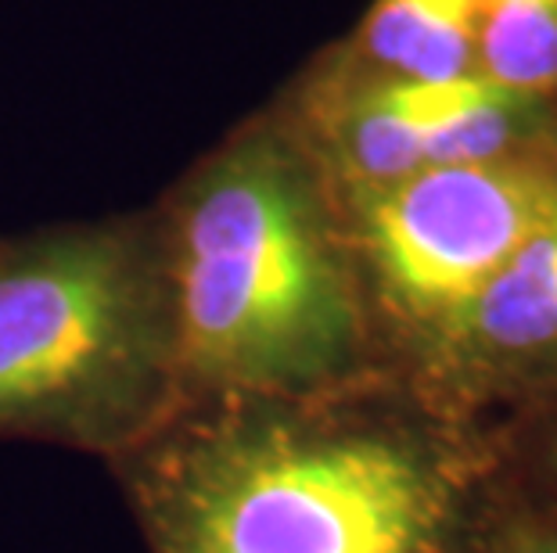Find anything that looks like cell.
I'll list each match as a JSON object with an SVG mask.
<instances>
[{
  "label": "cell",
  "mask_w": 557,
  "mask_h": 553,
  "mask_svg": "<svg viewBox=\"0 0 557 553\" xmlns=\"http://www.w3.org/2000/svg\"><path fill=\"white\" fill-rule=\"evenodd\" d=\"M148 553H454L457 453L320 395L184 399L109 464Z\"/></svg>",
  "instance_id": "6da1fadb"
},
{
  "label": "cell",
  "mask_w": 557,
  "mask_h": 553,
  "mask_svg": "<svg viewBox=\"0 0 557 553\" xmlns=\"http://www.w3.org/2000/svg\"><path fill=\"white\" fill-rule=\"evenodd\" d=\"M184 399L320 395L360 381L367 296L313 162L248 129L159 209Z\"/></svg>",
  "instance_id": "7a4b0ae2"
},
{
  "label": "cell",
  "mask_w": 557,
  "mask_h": 553,
  "mask_svg": "<svg viewBox=\"0 0 557 553\" xmlns=\"http://www.w3.org/2000/svg\"><path fill=\"white\" fill-rule=\"evenodd\" d=\"M181 403L159 213L0 241V442L112 464Z\"/></svg>",
  "instance_id": "3957f363"
},
{
  "label": "cell",
  "mask_w": 557,
  "mask_h": 553,
  "mask_svg": "<svg viewBox=\"0 0 557 553\" xmlns=\"http://www.w3.org/2000/svg\"><path fill=\"white\" fill-rule=\"evenodd\" d=\"M550 223L557 176L504 155L352 191L349 244L377 302L424 338Z\"/></svg>",
  "instance_id": "277c9868"
},
{
  "label": "cell",
  "mask_w": 557,
  "mask_h": 553,
  "mask_svg": "<svg viewBox=\"0 0 557 553\" xmlns=\"http://www.w3.org/2000/svg\"><path fill=\"white\" fill-rule=\"evenodd\" d=\"M557 341V223L540 230L454 316L421 338L446 374H471Z\"/></svg>",
  "instance_id": "5b68a950"
},
{
  "label": "cell",
  "mask_w": 557,
  "mask_h": 553,
  "mask_svg": "<svg viewBox=\"0 0 557 553\" xmlns=\"http://www.w3.org/2000/svg\"><path fill=\"white\" fill-rule=\"evenodd\" d=\"M482 0H377L363 26L374 65L399 79H449L471 73Z\"/></svg>",
  "instance_id": "8992f818"
},
{
  "label": "cell",
  "mask_w": 557,
  "mask_h": 553,
  "mask_svg": "<svg viewBox=\"0 0 557 553\" xmlns=\"http://www.w3.org/2000/svg\"><path fill=\"white\" fill-rule=\"evenodd\" d=\"M324 137L331 162L352 191L396 184L429 166L421 134L393 104L385 84L342 98L324 120Z\"/></svg>",
  "instance_id": "52a82bcc"
},
{
  "label": "cell",
  "mask_w": 557,
  "mask_h": 553,
  "mask_svg": "<svg viewBox=\"0 0 557 553\" xmlns=\"http://www.w3.org/2000/svg\"><path fill=\"white\" fill-rule=\"evenodd\" d=\"M475 54L482 76L521 98L557 87V0H482Z\"/></svg>",
  "instance_id": "ba28073f"
},
{
  "label": "cell",
  "mask_w": 557,
  "mask_h": 553,
  "mask_svg": "<svg viewBox=\"0 0 557 553\" xmlns=\"http://www.w3.org/2000/svg\"><path fill=\"white\" fill-rule=\"evenodd\" d=\"M493 553H557V539H543L540 532H511L493 546Z\"/></svg>",
  "instance_id": "9c48e42d"
}]
</instances>
